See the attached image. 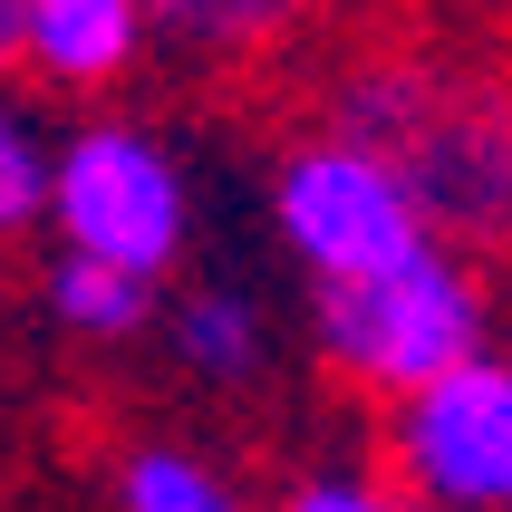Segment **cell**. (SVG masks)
<instances>
[{
    "label": "cell",
    "instance_id": "obj_1",
    "mask_svg": "<svg viewBox=\"0 0 512 512\" xmlns=\"http://www.w3.org/2000/svg\"><path fill=\"white\" fill-rule=\"evenodd\" d=\"M406 174L426 232L464 261H512V78L445 49H368L319 97Z\"/></svg>",
    "mask_w": 512,
    "mask_h": 512
},
{
    "label": "cell",
    "instance_id": "obj_2",
    "mask_svg": "<svg viewBox=\"0 0 512 512\" xmlns=\"http://www.w3.org/2000/svg\"><path fill=\"white\" fill-rule=\"evenodd\" d=\"M49 242L174 290L203 242V184H194L184 136L126 107L68 116L49 155Z\"/></svg>",
    "mask_w": 512,
    "mask_h": 512
},
{
    "label": "cell",
    "instance_id": "obj_10",
    "mask_svg": "<svg viewBox=\"0 0 512 512\" xmlns=\"http://www.w3.org/2000/svg\"><path fill=\"white\" fill-rule=\"evenodd\" d=\"M116 512H261L242 493V474L184 445V435H136L126 455H116Z\"/></svg>",
    "mask_w": 512,
    "mask_h": 512
},
{
    "label": "cell",
    "instance_id": "obj_5",
    "mask_svg": "<svg viewBox=\"0 0 512 512\" xmlns=\"http://www.w3.org/2000/svg\"><path fill=\"white\" fill-rule=\"evenodd\" d=\"M377 464L416 512H512V348H474L377 416Z\"/></svg>",
    "mask_w": 512,
    "mask_h": 512
},
{
    "label": "cell",
    "instance_id": "obj_6",
    "mask_svg": "<svg viewBox=\"0 0 512 512\" xmlns=\"http://www.w3.org/2000/svg\"><path fill=\"white\" fill-rule=\"evenodd\" d=\"M155 49L165 39H155L145 0H29L20 78L49 87V97H116Z\"/></svg>",
    "mask_w": 512,
    "mask_h": 512
},
{
    "label": "cell",
    "instance_id": "obj_8",
    "mask_svg": "<svg viewBox=\"0 0 512 512\" xmlns=\"http://www.w3.org/2000/svg\"><path fill=\"white\" fill-rule=\"evenodd\" d=\"M165 358L194 387H261L271 377V358H281V339H271V310H261L252 281H232V271H213V281H174L165 290Z\"/></svg>",
    "mask_w": 512,
    "mask_h": 512
},
{
    "label": "cell",
    "instance_id": "obj_7",
    "mask_svg": "<svg viewBox=\"0 0 512 512\" xmlns=\"http://www.w3.org/2000/svg\"><path fill=\"white\" fill-rule=\"evenodd\" d=\"M155 10V39L194 68H281L339 20L348 0H145Z\"/></svg>",
    "mask_w": 512,
    "mask_h": 512
},
{
    "label": "cell",
    "instance_id": "obj_12",
    "mask_svg": "<svg viewBox=\"0 0 512 512\" xmlns=\"http://www.w3.org/2000/svg\"><path fill=\"white\" fill-rule=\"evenodd\" d=\"M271 512H416V493H406L387 464H339V455H319V464H300V474L271 493Z\"/></svg>",
    "mask_w": 512,
    "mask_h": 512
},
{
    "label": "cell",
    "instance_id": "obj_11",
    "mask_svg": "<svg viewBox=\"0 0 512 512\" xmlns=\"http://www.w3.org/2000/svg\"><path fill=\"white\" fill-rule=\"evenodd\" d=\"M49 155H58V126H39V107L0 78V242L49 232Z\"/></svg>",
    "mask_w": 512,
    "mask_h": 512
},
{
    "label": "cell",
    "instance_id": "obj_3",
    "mask_svg": "<svg viewBox=\"0 0 512 512\" xmlns=\"http://www.w3.org/2000/svg\"><path fill=\"white\" fill-rule=\"evenodd\" d=\"M261 213H271L281 261L310 290L377 281V271H397V261H416L435 242L416 194H406V174L387 165L358 126H339V116H310V126L271 155Z\"/></svg>",
    "mask_w": 512,
    "mask_h": 512
},
{
    "label": "cell",
    "instance_id": "obj_9",
    "mask_svg": "<svg viewBox=\"0 0 512 512\" xmlns=\"http://www.w3.org/2000/svg\"><path fill=\"white\" fill-rule=\"evenodd\" d=\"M39 310H49L58 339H78V348H136V339L165 329V281L116 271V261H87V252H49Z\"/></svg>",
    "mask_w": 512,
    "mask_h": 512
},
{
    "label": "cell",
    "instance_id": "obj_4",
    "mask_svg": "<svg viewBox=\"0 0 512 512\" xmlns=\"http://www.w3.org/2000/svg\"><path fill=\"white\" fill-rule=\"evenodd\" d=\"M474 348H493V310H484V271L445 242H426L416 261L377 271L348 290H310V358L339 387L397 406L416 387H435L445 368H464Z\"/></svg>",
    "mask_w": 512,
    "mask_h": 512
},
{
    "label": "cell",
    "instance_id": "obj_13",
    "mask_svg": "<svg viewBox=\"0 0 512 512\" xmlns=\"http://www.w3.org/2000/svg\"><path fill=\"white\" fill-rule=\"evenodd\" d=\"M20 29H29V0H0V78H20Z\"/></svg>",
    "mask_w": 512,
    "mask_h": 512
}]
</instances>
